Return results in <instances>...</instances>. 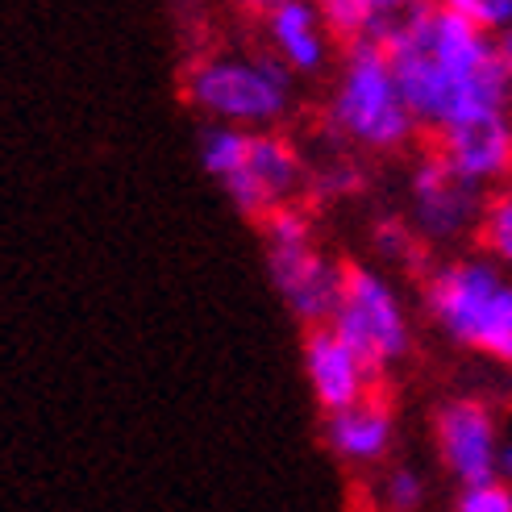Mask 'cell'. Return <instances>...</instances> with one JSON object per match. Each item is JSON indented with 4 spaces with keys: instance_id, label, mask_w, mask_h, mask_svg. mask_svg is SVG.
<instances>
[{
    "instance_id": "1",
    "label": "cell",
    "mask_w": 512,
    "mask_h": 512,
    "mask_svg": "<svg viewBox=\"0 0 512 512\" xmlns=\"http://www.w3.org/2000/svg\"><path fill=\"white\" fill-rule=\"evenodd\" d=\"M392 71L408 96L417 125L446 130L454 121L508 109L512 71L492 30L446 9L442 0H421L388 25H379Z\"/></svg>"
},
{
    "instance_id": "2",
    "label": "cell",
    "mask_w": 512,
    "mask_h": 512,
    "mask_svg": "<svg viewBox=\"0 0 512 512\" xmlns=\"http://www.w3.org/2000/svg\"><path fill=\"white\" fill-rule=\"evenodd\" d=\"M329 130L363 150H400L417 130L392 59L375 34L354 38L329 96Z\"/></svg>"
},
{
    "instance_id": "3",
    "label": "cell",
    "mask_w": 512,
    "mask_h": 512,
    "mask_svg": "<svg viewBox=\"0 0 512 512\" xmlns=\"http://www.w3.org/2000/svg\"><path fill=\"white\" fill-rule=\"evenodd\" d=\"M425 304L438 329L467 350L512 363V284L492 254L454 259L429 275Z\"/></svg>"
},
{
    "instance_id": "4",
    "label": "cell",
    "mask_w": 512,
    "mask_h": 512,
    "mask_svg": "<svg viewBox=\"0 0 512 512\" xmlns=\"http://www.w3.org/2000/svg\"><path fill=\"white\" fill-rule=\"evenodd\" d=\"M288 67L267 55H204L184 75V96L209 121L267 130L292 105Z\"/></svg>"
},
{
    "instance_id": "5",
    "label": "cell",
    "mask_w": 512,
    "mask_h": 512,
    "mask_svg": "<svg viewBox=\"0 0 512 512\" xmlns=\"http://www.w3.org/2000/svg\"><path fill=\"white\" fill-rule=\"evenodd\" d=\"M263 242L275 292L284 296L288 313L304 325H321L334 317L342 296V267H334L313 246V221L296 204H275L263 217Z\"/></svg>"
},
{
    "instance_id": "6",
    "label": "cell",
    "mask_w": 512,
    "mask_h": 512,
    "mask_svg": "<svg viewBox=\"0 0 512 512\" xmlns=\"http://www.w3.org/2000/svg\"><path fill=\"white\" fill-rule=\"evenodd\" d=\"M329 325L363 350L379 371L400 363L413 350V334H408V317L396 288L388 284V275H379L363 263L342 267V296Z\"/></svg>"
},
{
    "instance_id": "7",
    "label": "cell",
    "mask_w": 512,
    "mask_h": 512,
    "mask_svg": "<svg viewBox=\"0 0 512 512\" xmlns=\"http://www.w3.org/2000/svg\"><path fill=\"white\" fill-rule=\"evenodd\" d=\"M433 442H438V458L458 479V488L500 475V425L483 400L463 396L442 404L438 417H433Z\"/></svg>"
},
{
    "instance_id": "8",
    "label": "cell",
    "mask_w": 512,
    "mask_h": 512,
    "mask_svg": "<svg viewBox=\"0 0 512 512\" xmlns=\"http://www.w3.org/2000/svg\"><path fill=\"white\" fill-rule=\"evenodd\" d=\"M483 204L488 200H479V184L458 175L438 150L417 163V171H413V221H417L421 238L454 242V238L471 234V229H479Z\"/></svg>"
},
{
    "instance_id": "9",
    "label": "cell",
    "mask_w": 512,
    "mask_h": 512,
    "mask_svg": "<svg viewBox=\"0 0 512 512\" xmlns=\"http://www.w3.org/2000/svg\"><path fill=\"white\" fill-rule=\"evenodd\" d=\"M300 358H304L309 392H313V400L325 408V413H338V408L371 396L375 379H379V367L354 342H346L329 321L309 325Z\"/></svg>"
},
{
    "instance_id": "10",
    "label": "cell",
    "mask_w": 512,
    "mask_h": 512,
    "mask_svg": "<svg viewBox=\"0 0 512 512\" xmlns=\"http://www.w3.org/2000/svg\"><path fill=\"white\" fill-rule=\"evenodd\" d=\"M300 184H304L300 155L279 134H267V130H254L242 167L221 179V188L238 204V213L259 217V221L275 204H288Z\"/></svg>"
},
{
    "instance_id": "11",
    "label": "cell",
    "mask_w": 512,
    "mask_h": 512,
    "mask_svg": "<svg viewBox=\"0 0 512 512\" xmlns=\"http://www.w3.org/2000/svg\"><path fill=\"white\" fill-rule=\"evenodd\" d=\"M438 155L471 184L488 188L512 175V121L504 109L479 113L438 130Z\"/></svg>"
},
{
    "instance_id": "12",
    "label": "cell",
    "mask_w": 512,
    "mask_h": 512,
    "mask_svg": "<svg viewBox=\"0 0 512 512\" xmlns=\"http://www.w3.org/2000/svg\"><path fill=\"white\" fill-rule=\"evenodd\" d=\"M396 438V417L379 396H363L338 413H325V446L346 467H375L388 458Z\"/></svg>"
},
{
    "instance_id": "13",
    "label": "cell",
    "mask_w": 512,
    "mask_h": 512,
    "mask_svg": "<svg viewBox=\"0 0 512 512\" xmlns=\"http://www.w3.org/2000/svg\"><path fill=\"white\" fill-rule=\"evenodd\" d=\"M329 21L313 0H284L267 13V42L271 55L292 75H317L329 63Z\"/></svg>"
},
{
    "instance_id": "14",
    "label": "cell",
    "mask_w": 512,
    "mask_h": 512,
    "mask_svg": "<svg viewBox=\"0 0 512 512\" xmlns=\"http://www.w3.org/2000/svg\"><path fill=\"white\" fill-rule=\"evenodd\" d=\"M254 130L250 125H234V121H209L200 130V163L209 175L225 179L229 171H238L246 150H250Z\"/></svg>"
},
{
    "instance_id": "15",
    "label": "cell",
    "mask_w": 512,
    "mask_h": 512,
    "mask_svg": "<svg viewBox=\"0 0 512 512\" xmlns=\"http://www.w3.org/2000/svg\"><path fill=\"white\" fill-rule=\"evenodd\" d=\"M479 242L483 250L492 254L496 263L512 267V175L504 179V184L488 196V204H483V217H479Z\"/></svg>"
},
{
    "instance_id": "16",
    "label": "cell",
    "mask_w": 512,
    "mask_h": 512,
    "mask_svg": "<svg viewBox=\"0 0 512 512\" xmlns=\"http://www.w3.org/2000/svg\"><path fill=\"white\" fill-rule=\"evenodd\" d=\"M313 5L329 21V30L338 38H350V42L375 34V25H379V13H375L371 0H313Z\"/></svg>"
},
{
    "instance_id": "17",
    "label": "cell",
    "mask_w": 512,
    "mask_h": 512,
    "mask_svg": "<svg viewBox=\"0 0 512 512\" xmlns=\"http://www.w3.org/2000/svg\"><path fill=\"white\" fill-rule=\"evenodd\" d=\"M454 508L458 512H512V479L492 475V479H479V483H463Z\"/></svg>"
},
{
    "instance_id": "18",
    "label": "cell",
    "mask_w": 512,
    "mask_h": 512,
    "mask_svg": "<svg viewBox=\"0 0 512 512\" xmlns=\"http://www.w3.org/2000/svg\"><path fill=\"white\" fill-rule=\"evenodd\" d=\"M442 5L471 17L475 25H483V30H492V34L512 25V0H442Z\"/></svg>"
},
{
    "instance_id": "19",
    "label": "cell",
    "mask_w": 512,
    "mask_h": 512,
    "mask_svg": "<svg viewBox=\"0 0 512 512\" xmlns=\"http://www.w3.org/2000/svg\"><path fill=\"white\" fill-rule=\"evenodd\" d=\"M421 500H425V483L417 471H388V479H383V504L396 512H408V508H421Z\"/></svg>"
},
{
    "instance_id": "20",
    "label": "cell",
    "mask_w": 512,
    "mask_h": 512,
    "mask_svg": "<svg viewBox=\"0 0 512 512\" xmlns=\"http://www.w3.org/2000/svg\"><path fill=\"white\" fill-rule=\"evenodd\" d=\"M375 246H379V254H383L388 263H413V259H417V238L408 234L404 225H396V221H388V225L375 229Z\"/></svg>"
},
{
    "instance_id": "21",
    "label": "cell",
    "mask_w": 512,
    "mask_h": 512,
    "mask_svg": "<svg viewBox=\"0 0 512 512\" xmlns=\"http://www.w3.org/2000/svg\"><path fill=\"white\" fill-rule=\"evenodd\" d=\"M325 188H329V192H346V188H354V167H329Z\"/></svg>"
},
{
    "instance_id": "22",
    "label": "cell",
    "mask_w": 512,
    "mask_h": 512,
    "mask_svg": "<svg viewBox=\"0 0 512 512\" xmlns=\"http://www.w3.org/2000/svg\"><path fill=\"white\" fill-rule=\"evenodd\" d=\"M371 5H375L379 21H383V17H400L404 9H413V5H421V0H371Z\"/></svg>"
},
{
    "instance_id": "23",
    "label": "cell",
    "mask_w": 512,
    "mask_h": 512,
    "mask_svg": "<svg viewBox=\"0 0 512 512\" xmlns=\"http://www.w3.org/2000/svg\"><path fill=\"white\" fill-rule=\"evenodd\" d=\"M238 5H242V9H250V13H263V17H267L271 9L284 5V0H238Z\"/></svg>"
},
{
    "instance_id": "24",
    "label": "cell",
    "mask_w": 512,
    "mask_h": 512,
    "mask_svg": "<svg viewBox=\"0 0 512 512\" xmlns=\"http://www.w3.org/2000/svg\"><path fill=\"white\" fill-rule=\"evenodd\" d=\"M496 42H500V55H504L508 71H512V25H508V30H500V34H496Z\"/></svg>"
},
{
    "instance_id": "25",
    "label": "cell",
    "mask_w": 512,
    "mask_h": 512,
    "mask_svg": "<svg viewBox=\"0 0 512 512\" xmlns=\"http://www.w3.org/2000/svg\"><path fill=\"white\" fill-rule=\"evenodd\" d=\"M500 475L504 479H512V442L504 446V454H500Z\"/></svg>"
}]
</instances>
